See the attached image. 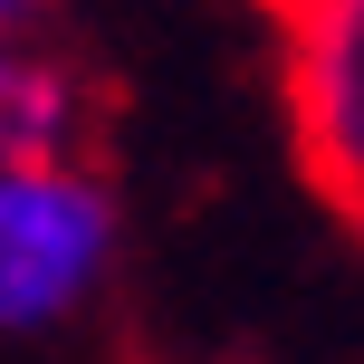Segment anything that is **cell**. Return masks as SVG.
<instances>
[{
    "mask_svg": "<svg viewBox=\"0 0 364 364\" xmlns=\"http://www.w3.org/2000/svg\"><path fill=\"white\" fill-rule=\"evenodd\" d=\"M125 259V201L87 144L0 154V336H58L106 297Z\"/></svg>",
    "mask_w": 364,
    "mask_h": 364,
    "instance_id": "6da1fadb",
    "label": "cell"
},
{
    "mask_svg": "<svg viewBox=\"0 0 364 364\" xmlns=\"http://www.w3.org/2000/svg\"><path fill=\"white\" fill-rule=\"evenodd\" d=\"M278 58L316 192L364 220V0H278Z\"/></svg>",
    "mask_w": 364,
    "mask_h": 364,
    "instance_id": "7a4b0ae2",
    "label": "cell"
},
{
    "mask_svg": "<svg viewBox=\"0 0 364 364\" xmlns=\"http://www.w3.org/2000/svg\"><path fill=\"white\" fill-rule=\"evenodd\" d=\"M87 144V77L48 48V29H0V154Z\"/></svg>",
    "mask_w": 364,
    "mask_h": 364,
    "instance_id": "3957f363",
    "label": "cell"
},
{
    "mask_svg": "<svg viewBox=\"0 0 364 364\" xmlns=\"http://www.w3.org/2000/svg\"><path fill=\"white\" fill-rule=\"evenodd\" d=\"M0 29H48V0H0Z\"/></svg>",
    "mask_w": 364,
    "mask_h": 364,
    "instance_id": "277c9868",
    "label": "cell"
}]
</instances>
